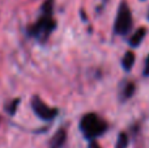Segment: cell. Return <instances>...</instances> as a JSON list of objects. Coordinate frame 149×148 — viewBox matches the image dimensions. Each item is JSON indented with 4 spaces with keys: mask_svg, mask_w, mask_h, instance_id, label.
Segmentation results:
<instances>
[{
    "mask_svg": "<svg viewBox=\"0 0 149 148\" xmlns=\"http://www.w3.org/2000/svg\"><path fill=\"white\" fill-rule=\"evenodd\" d=\"M134 89H135L134 84L130 83L126 87V91H124V96H126V97H131V96H132V93H134Z\"/></svg>",
    "mask_w": 149,
    "mask_h": 148,
    "instance_id": "30bf717a",
    "label": "cell"
},
{
    "mask_svg": "<svg viewBox=\"0 0 149 148\" xmlns=\"http://www.w3.org/2000/svg\"><path fill=\"white\" fill-rule=\"evenodd\" d=\"M89 148H101V147L98 146V144H95V143H93V142H92V143L89 144Z\"/></svg>",
    "mask_w": 149,
    "mask_h": 148,
    "instance_id": "7c38bea8",
    "label": "cell"
},
{
    "mask_svg": "<svg viewBox=\"0 0 149 148\" xmlns=\"http://www.w3.org/2000/svg\"><path fill=\"white\" fill-rule=\"evenodd\" d=\"M0 122H1V118H0Z\"/></svg>",
    "mask_w": 149,
    "mask_h": 148,
    "instance_id": "4fadbf2b",
    "label": "cell"
},
{
    "mask_svg": "<svg viewBox=\"0 0 149 148\" xmlns=\"http://www.w3.org/2000/svg\"><path fill=\"white\" fill-rule=\"evenodd\" d=\"M132 28V15L130 8L127 7L126 3L119 7L118 9V15L115 18V24H114V30L116 34H127Z\"/></svg>",
    "mask_w": 149,
    "mask_h": 148,
    "instance_id": "3957f363",
    "label": "cell"
},
{
    "mask_svg": "<svg viewBox=\"0 0 149 148\" xmlns=\"http://www.w3.org/2000/svg\"><path fill=\"white\" fill-rule=\"evenodd\" d=\"M20 102H21L20 98H13L12 101L8 104V106L5 108V112H7L9 115H15L16 112H17V109H18V105H20Z\"/></svg>",
    "mask_w": 149,
    "mask_h": 148,
    "instance_id": "ba28073f",
    "label": "cell"
},
{
    "mask_svg": "<svg viewBox=\"0 0 149 148\" xmlns=\"http://www.w3.org/2000/svg\"><path fill=\"white\" fill-rule=\"evenodd\" d=\"M128 146V136L124 133H122L118 136V142H116V148H127Z\"/></svg>",
    "mask_w": 149,
    "mask_h": 148,
    "instance_id": "9c48e42d",
    "label": "cell"
},
{
    "mask_svg": "<svg viewBox=\"0 0 149 148\" xmlns=\"http://www.w3.org/2000/svg\"><path fill=\"white\" fill-rule=\"evenodd\" d=\"M52 10H54V0H46L42 4L41 16L26 30L28 36L36 38L39 42H46L49 39L50 34L56 28V21L52 17Z\"/></svg>",
    "mask_w": 149,
    "mask_h": 148,
    "instance_id": "6da1fadb",
    "label": "cell"
},
{
    "mask_svg": "<svg viewBox=\"0 0 149 148\" xmlns=\"http://www.w3.org/2000/svg\"><path fill=\"white\" fill-rule=\"evenodd\" d=\"M144 73L147 76H149V57L147 58V62H145V70H144Z\"/></svg>",
    "mask_w": 149,
    "mask_h": 148,
    "instance_id": "8fae6325",
    "label": "cell"
},
{
    "mask_svg": "<svg viewBox=\"0 0 149 148\" xmlns=\"http://www.w3.org/2000/svg\"><path fill=\"white\" fill-rule=\"evenodd\" d=\"M30 105H31L33 112L36 113V115L38 118H41L42 121L49 122V121H52L58 115V109L49 106V105H47L43 100H41V97H38V96L31 97Z\"/></svg>",
    "mask_w": 149,
    "mask_h": 148,
    "instance_id": "277c9868",
    "label": "cell"
},
{
    "mask_svg": "<svg viewBox=\"0 0 149 148\" xmlns=\"http://www.w3.org/2000/svg\"><path fill=\"white\" fill-rule=\"evenodd\" d=\"M145 28H140V29H137L136 31H135L134 34H132V37L130 38V45L131 46H139L140 43H141V41L144 39V37H145Z\"/></svg>",
    "mask_w": 149,
    "mask_h": 148,
    "instance_id": "8992f818",
    "label": "cell"
},
{
    "mask_svg": "<svg viewBox=\"0 0 149 148\" xmlns=\"http://www.w3.org/2000/svg\"><path fill=\"white\" fill-rule=\"evenodd\" d=\"M65 140H67V131H65V128H59L50 140L49 148H62L64 146Z\"/></svg>",
    "mask_w": 149,
    "mask_h": 148,
    "instance_id": "5b68a950",
    "label": "cell"
},
{
    "mask_svg": "<svg viewBox=\"0 0 149 148\" xmlns=\"http://www.w3.org/2000/svg\"><path fill=\"white\" fill-rule=\"evenodd\" d=\"M80 130L85 135V138H97V136L102 135L106 130H107V123L103 119H101L98 115L95 114H85L80 121Z\"/></svg>",
    "mask_w": 149,
    "mask_h": 148,
    "instance_id": "7a4b0ae2",
    "label": "cell"
},
{
    "mask_svg": "<svg viewBox=\"0 0 149 148\" xmlns=\"http://www.w3.org/2000/svg\"><path fill=\"white\" fill-rule=\"evenodd\" d=\"M134 63H135V54L132 51H127L124 54L123 59H122V66L126 71H130L132 67H134Z\"/></svg>",
    "mask_w": 149,
    "mask_h": 148,
    "instance_id": "52a82bcc",
    "label": "cell"
}]
</instances>
